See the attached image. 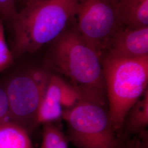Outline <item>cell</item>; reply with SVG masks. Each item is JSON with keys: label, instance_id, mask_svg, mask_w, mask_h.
Returning a JSON list of instances; mask_svg holds the SVG:
<instances>
[{"label": "cell", "instance_id": "obj_11", "mask_svg": "<svg viewBox=\"0 0 148 148\" xmlns=\"http://www.w3.org/2000/svg\"><path fill=\"white\" fill-rule=\"evenodd\" d=\"M0 148H32L30 134L14 122L0 123Z\"/></svg>", "mask_w": 148, "mask_h": 148}, {"label": "cell", "instance_id": "obj_4", "mask_svg": "<svg viewBox=\"0 0 148 148\" xmlns=\"http://www.w3.org/2000/svg\"><path fill=\"white\" fill-rule=\"evenodd\" d=\"M67 138L79 148H120L106 101L83 97L64 110Z\"/></svg>", "mask_w": 148, "mask_h": 148}, {"label": "cell", "instance_id": "obj_5", "mask_svg": "<svg viewBox=\"0 0 148 148\" xmlns=\"http://www.w3.org/2000/svg\"><path fill=\"white\" fill-rule=\"evenodd\" d=\"M51 74L47 69L27 67L16 69L3 79L10 120L30 134L38 126L37 110Z\"/></svg>", "mask_w": 148, "mask_h": 148}, {"label": "cell", "instance_id": "obj_7", "mask_svg": "<svg viewBox=\"0 0 148 148\" xmlns=\"http://www.w3.org/2000/svg\"><path fill=\"white\" fill-rule=\"evenodd\" d=\"M81 98L79 91L56 74H51L37 112L38 125L62 119L64 110Z\"/></svg>", "mask_w": 148, "mask_h": 148}, {"label": "cell", "instance_id": "obj_10", "mask_svg": "<svg viewBox=\"0 0 148 148\" xmlns=\"http://www.w3.org/2000/svg\"><path fill=\"white\" fill-rule=\"evenodd\" d=\"M148 126V90L127 112L125 116L121 138L125 136L136 135L147 130Z\"/></svg>", "mask_w": 148, "mask_h": 148}, {"label": "cell", "instance_id": "obj_6", "mask_svg": "<svg viewBox=\"0 0 148 148\" xmlns=\"http://www.w3.org/2000/svg\"><path fill=\"white\" fill-rule=\"evenodd\" d=\"M117 0H78L72 25L88 46L102 58L122 27Z\"/></svg>", "mask_w": 148, "mask_h": 148}, {"label": "cell", "instance_id": "obj_15", "mask_svg": "<svg viewBox=\"0 0 148 148\" xmlns=\"http://www.w3.org/2000/svg\"><path fill=\"white\" fill-rule=\"evenodd\" d=\"M10 120V109L4 81H0V123Z\"/></svg>", "mask_w": 148, "mask_h": 148}, {"label": "cell", "instance_id": "obj_12", "mask_svg": "<svg viewBox=\"0 0 148 148\" xmlns=\"http://www.w3.org/2000/svg\"><path fill=\"white\" fill-rule=\"evenodd\" d=\"M68 139L54 123L43 125L41 148H68Z\"/></svg>", "mask_w": 148, "mask_h": 148}, {"label": "cell", "instance_id": "obj_2", "mask_svg": "<svg viewBox=\"0 0 148 148\" xmlns=\"http://www.w3.org/2000/svg\"><path fill=\"white\" fill-rule=\"evenodd\" d=\"M78 0H38L18 11L8 29L15 59L33 54L52 42L74 18Z\"/></svg>", "mask_w": 148, "mask_h": 148}, {"label": "cell", "instance_id": "obj_1", "mask_svg": "<svg viewBox=\"0 0 148 148\" xmlns=\"http://www.w3.org/2000/svg\"><path fill=\"white\" fill-rule=\"evenodd\" d=\"M49 44L47 62L51 68L83 97L108 102L101 59L73 25Z\"/></svg>", "mask_w": 148, "mask_h": 148}, {"label": "cell", "instance_id": "obj_3", "mask_svg": "<svg viewBox=\"0 0 148 148\" xmlns=\"http://www.w3.org/2000/svg\"><path fill=\"white\" fill-rule=\"evenodd\" d=\"M101 60L112 124L121 139L127 112L148 89V56L126 58L105 56Z\"/></svg>", "mask_w": 148, "mask_h": 148}, {"label": "cell", "instance_id": "obj_16", "mask_svg": "<svg viewBox=\"0 0 148 148\" xmlns=\"http://www.w3.org/2000/svg\"><path fill=\"white\" fill-rule=\"evenodd\" d=\"M38 0H16V6L17 11L21 10L24 6L27 5L28 4H30L34 2L37 1Z\"/></svg>", "mask_w": 148, "mask_h": 148}, {"label": "cell", "instance_id": "obj_8", "mask_svg": "<svg viewBox=\"0 0 148 148\" xmlns=\"http://www.w3.org/2000/svg\"><path fill=\"white\" fill-rule=\"evenodd\" d=\"M105 56L126 58L148 56V27H122L114 37Z\"/></svg>", "mask_w": 148, "mask_h": 148}, {"label": "cell", "instance_id": "obj_13", "mask_svg": "<svg viewBox=\"0 0 148 148\" xmlns=\"http://www.w3.org/2000/svg\"><path fill=\"white\" fill-rule=\"evenodd\" d=\"M15 58L5 36V24L0 17V73L14 63Z\"/></svg>", "mask_w": 148, "mask_h": 148}, {"label": "cell", "instance_id": "obj_14", "mask_svg": "<svg viewBox=\"0 0 148 148\" xmlns=\"http://www.w3.org/2000/svg\"><path fill=\"white\" fill-rule=\"evenodd\" d=\"M17 13L16 0H0V17L8 29L14 21Z\"/></svg>", "mask_w": 148, "mask_h": 148}, {"label": "cell", "instance_id": "obj_9", "mask_svg": "<svg viewBox=\"0 0 148 148\" xmlns=\"http://www.w3.org/2000/svg\"><path fill=\"white\" fill-rule=\"evenodd\" d=\"M117 7L122 27H148V0H117Z\"/></svg>", "mask_w": 148, "mask_h": 148}]
</instances>
